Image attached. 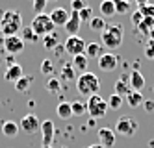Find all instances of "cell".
<instances>
[{
	"label": "cell",
	"instance_id": "6da1fadb",
	"mask_svg": "<svg viewBox=\"0 0 154 148\" xmlns=\"http://www.w3.org/2000/svg\"><path fill=\"white\" fill-rule=\"evenodd\" d=\"M23 30V15L15 9H8L2 13L0 19V33L4 37H11Z\"/></svg>",
	"mask_w": 154,
	"mask_h": 148
},
{
	"label": "cell",
	"instance_id": "7a4b0ae2",
	"mask_svg": "<svg viewBox=\"0 0 154 148\" xmlns=\"http://www.w3.org/2000/svg\"><path fill=\"white\" fill-rule=\"evenodd\" d=\"M76 91H78L80 96H93V95H98L100 91V80H98L97 74L93 72H82L80 76H76Z\"/></svg>",
	"mask_w": 154,
	"mask_h": 148
},
{
	"label": "cell",
	"instance_id": "3957f363",
	"mask_svg": "<svg viewBox=\"0 0 154 148\" xmlns=\"http://www.w3.org/2000/svg\"><path fill=\"white\" fill-rule=\"evenodd\" d=\"M123 43V28L119 24H113V26H106L104 32H100V44L109 50H115L121 47Z\"/></svg>",
	"mask_w": 154,
	"mask_h": 148
},
{
	"label": "cell",
	"instance_id": "277c9868",
	"mask_svg": "<svg viewBox=\"0 0 154 148\" xmlns=\"http://www.w3.org/2000/svg\"><path fill=\"white\" fill-rule=\"evenodd\" d=\"M30 28H32V32H34L37 37H45V35H48V33H54V28L56 26L52 24V20H50V17L47 13H39V15L34 17Z\"/></svg>",
	"mask_w": 154,
	"mask_h": 148
},
{
	"label": "cell",
	"instance_id": "5b68a950",
	"mask_svg": "<svg viewBox=\"0 0 154 148\" xmlns=\"http://www.w3.org/2000/svg\"><path fill=\"white\" fill-rule=\"evenodd\" d=\"M85 106H87V113L91 115L93 120L104 117L106 113H108V102H106L100 95L89 96V98H87V102H85Z\"/></svg>",
	"mask_w": 154,
	"mask_h": 148
},
{
	"label": "cell",
	"instance_id": "8992f818",
	"mask_svg": "<svg viewBox=\"0 0 154 148\" xmlns=\"http://www.w3.org/2000/svg\"><path fill=\"white\" fill-rule=\"evenodd\" d=\"M139 124L134 117H121L115 124V133L123 135V137H134Z\"/></svg>",
	"mask_w": 154,
	"mask_h": 148
},
{
	"label": "cell",
	"instance_id": "52a82bcc",
	"mask_svg": "<svg viewBox=\"0 0 154 148\" xmlns=\"http://www.w3.org/2000/svg\"><path fill=\"white\" fill-rule=\"evenodd\" d=\"M63 48H65V52H67L69 56H80V54H84V50H85V41L80 37V35H69L67 39H65V43H63Z\"/></svg>",
	"mask_w": 154,
	"mask_h": 148
},
{
	"label": "cell",
	"instance_id": "ba28073f",
	"mask_svg": "<svg viewBox=\"0 0 154 148\" xmlns=\"http://www.w3.org/2000/svg\"><path fill=\"white\" fill-rule=\"evenodd\" d=\"M4 50L9 56H15L20 54L24 50V41L20 39L19 35H11V37H4Z\"/></svg>",
	"mask_w": 154,
	"mask_h": 148
},
{
	"label": "cell",
	"instance_id": "9c48e42d",
	"mask_svg": "<svg viewBox=\"0 0 154 148\" xmlns=\"http://www.w3.org/2000/svg\"><path fill=\"white\" fill-rule=\"evenodd\" d=\"M117 63H119V58L115 54L108 52V54H102L100 58H98V69L102 72H113L117 69Z\"/></svg>",
	"mask_w": 154,
	"mask_h": 148
},
{
	"label": "cell",
	"instance_id": "30bf717a",
	"mask_svg": "<svg viewBox=\"0 0 154 148\" xmlns=\"http://www.w3.org/2000/svg\"><path fill=\"white\" fill-rule=\"evenodd\" d=\"M39 126H41V122H39V119L35 117V115H26V117H23L20 119V124H19V130H23L24 133H35L37 130H39Z\"/></svg>",
	"mask_w": 154,
	"mask_h": 148
},
{
	"label": "cell",
	"instance_id": "8fae6325",
	"mask_svg": "<svg viewBox=\"0 0 154 148\" xmlns=\"http://www.w3.org/2000/svg\"><path fill=\"white\" fill-rule=\"evenodd\" d=\"M69 15H71V11H67L65 8H56V9L50 11L48 17H50L54 26H65V24H67V20H69Z\"/></svg>",
	"mask_w": 154,
	"mask_h": 148
},
{
	"label": "cell",
	"instance_id": "7c38bea8",
	"mask_svg": "<svg viewBox=\"0 0 154 148\" xmlns=\"http://www.w3.org/2000/svg\"><path fill=\"white\" fill-rule=\"evenodd\" d=\"M39 128H41V131H43V146H45V148L52 146V139H54V133H56L54 122H52V120H45Z\"/></svg>",
	"mask_w": 154,
	"mask_h": 148
},
{
	"label": "cell",
	"instance_id": "4fadbf2b",
	"mask_svg": "<svg viewBox=\"0 0 154 148\" xmlns=\"http://www.w3.org/2000/svg\"><path fill=\"white\" fill-rule=\"evenodd\" d=\"M98 144L104 146V148H112L115 144V131L109 130V128H100L98 130Z\"/></svg>",
	"mask_w": 154,
	"mask_h": 148
},
{
	"label": "cell",
	"instance_id": "5bb4252c",
	"mask_svg": "<svg viewBox=\"0 0 154 148\" xmlns=\"http://www.w3.org/2000/svg\"><path fill=\"white\" fill-rule=\"evenodd\" d=\"M80 15H78V11H71V15H69V20H67V24H65V32L69 33V35H76L80 30Z\"/></svg>",
	"mask_w": 154,
	"mask_h": 148
},
{
	"label": "cell",
	"instance_id": "9a60e30c",
	"mask_svg": "<svg viewBox=\"0 0 154 148\" xmlns=\"http://www.w3.org/2000/svg\"><path fill=\"white\" fill-rule=\"evenodd\" d=\"M128 87L132 91H137V93H141V89L145 87V78L139 71H134L128 74Z\"/></svg>",
	"mask_w": 154,
	"mask_h": 148
},
{
	"label": "cell",
	"instance_id": "2e32d148",
	"mask_svg": "<svg viewBox=\"0 0 154 148\" xmlns=\"http://www.w3.org/2000/svg\"><path fill=\"white\" fill-rule=\"evenodd\" d=\"M24 74H23V67H20V65H11V67H8V69H6V74H4V78H6V82H17V80L19 78H23Z\"/></svg>",
	"mask_w": 154,
	"mask_h": 148
},
{
	"label": "cell",
	"instance_id": "e0dca14e",
	"mask_svg": "<svg viewBox=\"0 0 154 148\" xmlns=\"http://www.w3.org/2000/svg\"><path fill=\"white\" fill-rule=\"evenodd\" d=\"M98 11H100V17L102 19H109L115 15V6H113V0H102L100 6H98Z\"/></svg>",
	"mask_w": 154,
	"mask_h": 148
},
{
	"label": "cell",
	"instance_id": "ac0fdd59",
	"mask_svg": "<svg viewBox=\"0 0 154 148\" xmlns=\"http://www.w3.org/2000/svg\"><path fill=\"white\" fill-rule=\"evenodd\" d=\"M85 58H100L102 56V44L100 43H85V50H84Z\"/></svg>",
	"mask_w": 154,
	"mask_h": 148
},
{
	"label": "cell",
	"instance_id": "d6986e66",
	"mask_svg": "<svg viewBox=\"0 0 154 148\" xmlns=\"http://www.w3.org/2000/svg\"><path fill=\"white\" fill-rule=\"evenodd\" d=\"M2 133L6 135V137H9V139L17 137V135H19V124L13 122V120H4V124H2Z\"/></svg>",
	"mask_w": 154,
	"mask_h": 148
},
{
	"label": "cell",
	"instance_id": "ffe728a7",
	"mask_svg": "<svg viewBox=\"0 0 154 148\" xmlns=\"http://www.w3.org/2000/svg\"><path fill=\"white\" fill-rule=\"evenodd\" d=\"M143 102H145V98H143V95L137 93V91H130L128 96H126V104L130 107H139V106H143Z\"/></svg>",
	"mask_w": 154,
	"mask_h": 148
},
{
	"label": "cell",
	"instance_id": "44dd1931",
	"mask_svg": "<svg viewBox=\"0 0 154 148\" xmlns=\"http://www.w3.org/2000/svg\"><path fill=\"white\" fill-rule=\"evenodd\" d=\"M56 113H58V117L63 119V120H67L72 117V111H71V102H60L58 107H56Z\"/></svg>",
	"mask_w": 154,
	"mask_h": 148
},
{
	"label": "cell",
	"instance_id": "7402d4cb",
	"mask_svg": "<svg viewBox=\"0 0 154 148\" xmlns=\"http://www.w3.org/2000/svg\"><path fill=\"white\" fill-rule=\"evenodd\" d=\"M89 24V28L93 30V32H104L106 30V19H102V17H98V15H93V19L87 22Z\"/></svg>",
	"mask_w": 154,
	"mask_h": 148
},
{
	"label": "cell",
	"instance_id": "603a6c76",
	"mask_svg": "<svg viewBox=\"0 0 154 148\" xmlns=\"http://www.w3.org/2000/svg\"><path fill=\"white\" fill-rule=\"evenodd\" d=\"M130 91H132V89L128 87V83L125 82V80H117V82H115V93H113V95H117V96H121V98H126Z\"/></svg>",
	"mask_w": 154,
	"mask_h": 148
},
{
	"label": "cell",
	"instance_id": "cb8c5ba5",
	"mask_svg": "<svg viewBox=\"0 0 154 148\" xmlns=\"http://www.w3.org/2000/svg\"><path fill=\"white\" fill-rule=\"evenodd\" d=\"M32 82H34V78H32V76H23V78H19L17 82H15V89L19 91V93H24V91L30 89Z\"/></svg>",
	"mask_w": 154,
	"mask_h": 148
},
{
	"label": "cell",
	"instance_id": "d4e9b609",
	"mask_svg": "<svg viewBox=\"0 0 154 148\" xmlns=\"http://www.w3.org/2000/svg\"><path fill=\"white\" fill-rule=\"evenodd\" d=\"M45 87H47V91H48L50 95H60V93H61V82H60L58 78H52V76H50Z\"/></svg>",
	"mask_w": 154,
	"mask_h": 148
},
{
	"label": "cell",
	"instance_id": "484cf974",
	"mask_svg": "<svg viewBox=\"0 0 154 148\" xmlns=\"http://www.w3.org/2000/svg\"><path fill=\"white\" fill-rule=\"evenodd\" d=\"M72 67H74V71H80V72H85V69H87V58L84 54H80V56H74L72 58V63H71Z\"/></svg>",
	"mask_w": 154,
	"mask_h": 148
},
{
	"label": "cell",
	"instance_id": "4316f807",
	"mask_svg": "<svg viewBox=\"0 0 154 148\" xmlns=\"http://www.w3.org/2000/svg\"><path fill=\"white\" fill-rule=\"evenodd\" d=\"M58 33H48V35L43 37V47H45L47 50H54L58 47Z\"/></svg>",
	"mask_w": 154,
	"mask_h": 148
},
{
	"label": "cell",
	"instance_id": "83f0119b",
	"mask_svg": "<svg viewBox=\"0 0 154 148\" xmlns=\"http://www.w3.org/2000/svg\"><path fill=\"white\" fill-rule=\"evenodd\" d=\"M61 80H65V82L76 80V71H74V67L71 63H65L63 65V69H61Z\"/></svg>",
	"mask_w": 154,
	"mask_h": 148
},
{
	"label": "cell",
	"instance_id": "f1b7e54d",
	"mask_svg": "<svg viewBox=\"0 0 154 148\" xmlns=\"http://www.w3.org/2000/svg\"><path fill=\"white\" fill-rule=\"evenodd\" d=\"M71 111H72V115L82 117L84 113H87V106H85V102H80V100L71 102Z\"/></svg>",
	"mask_w": 154,
	"mask_h": 148
},
{
	"label": "cell",
	"instance_id": "f546056e",
	"mask_svg": "<svg viewBox=\"0 0 154 148\" xmlns=\"http://www.w3.org/2000/svg\"><path fill=\"white\" fill-rule=\"evenodd\" d=\"M108 102V109H113V111H117V109H121L123 107V104H125V98H121V96H117V95H112L109 96V100H106Z\"/></svg>",
	"mask_w": 154,
	"mask_h": 148
},
{
	"label": "cell",
	"instance_id": "4dcf8cb0",
	"mask_svg": "<svg viewBox=\"0 0 154 148\" xmlns=\"http://www.w3.org/2000/svg\"><path fill=\"white\" fill-rule=\"evenodd\" d=\"M113 6H115V13H126V11H130V4L126 0H113Z\"/></svg>",
	"mask_w": 154,
	"mask_h": 148
},
{
	"label": "cell",
	"instance_id": "1f68e13d",
	"mask_svg": "<svg viewBox=\"0 0 154 148\" xmlns=\"http://www.w3.org/2000/svg\"><path fill=\"white\" fill-rule=\"evenodd\" d=\"M154 28V19H143V22L137 26V30H141L143 33H147L149 35V32Z\"/></svg>",
	"mask_w": 154,
	"mask_h": 148
},
{
	"label": "cell",
	"instance_id": "d6a6232c",
	"mask_svg": "<svg viewBox=\"0 0 154 148\" xmlns=\"http://www.w3.org/2000/svg\"><path fill=\"white\" fill-rule=\"evenodd\" d=\"M78 15H80V22H89L93 19V9L85 6L82 11H78Z\"/></svg>",
	"mask_w": 154,
	"mask_h": 148
},
{
	"label": "cell",
	"instance_id": "836d02e7",
	"mask_svg": "<svg viewBox=\"0 0 154 148\" xmlns=\"http://www.w3.org/2000/svg\"><path fill=\"white\" fill-rule=\"evenodd\" d=\"M20 33H23V37H20V39H23L24 43H26V41H37V39H39L35 33L32 32V28H23V30H20Z\"/></svg>",
	"mask_w": 154,
	"mask_h": 148
},
{
	"label": "cell",
	"instance_id": "e575fe53",
	"mask_svg": "<svg viewBox=\"0 0 154 148\" xmlns=\"http://www.w3.org/2000/svg\"><path fill=\"white\" fill-rule=\"evenodd\" d=\"M52 71H54V63H52V59H43V63H41V72L47 74V76H50Z\"/></svg>",
	"mask_w": 154,
	"mask_h": 148
},
{
	"label": "cell",
	"instance_id": "d590c367",
	"mask_svg": "<svg viewBox=\"0 0 154 148\" xmlns=\"http://www.w3.org/2000/svg\"><path fill=\"white\" fill-rule=\"evenodd\" d=\"M139 11H141V15L145 19H154V6L152 4H147V6L139 8Z\"/></svg>",
	"mask_w": 154,
	"mask_h": 148
},
{
	"label": "cell",
	"instance_id": "8d00e7d4",
	"mask_svg": "<svg viewBox=\"0 0 154 148\" xmlns=\"http://www.w3.org/2000/svg\"><path fill=\"white\" fill-rule=\"evenodd\" d=\"M47 4H48V0H34V11H35V15L43 13L45 8H47Z\"/></svg>",
	"mask_w": 154,
	"mask_h": 148
},
{
	"label": "cell",
	"instance_id": "74e56055",
	"mask_svg": "<svg viewBox=\"0 0 154 148\" xmlns=\"http://www.w3.org/2000/svg\"><path fill=\"white\" fill-rule=\"evenodd\" d=\"M143 19H145V17L141 15V11H139V9H137V11H134V13H132V24L137 28L141 22H143Z\"/></svg>",
	"mask_w": 154,
	"mask_h": 148
},
{
	"label": "cell",
	"instance_id": "f35d334b",
	"mask_svg": "<svg viewBox=\"0 0 154 148\" xmlns=\"http://www.w3.org/2000/svg\"><path fill=\"white\" fill-rule=\"evenodd\" d=\"M71 8H72V11H82L85 8V4H84V0H71Z\"/></svg>",
	"mask_w": 154,
	"mask_h": 148
},
{
	"label": "cell",
	"instance_id": "ab89813d",
	"mask_svg": "<svg viewBox=\"0 0 154 148\" xmlns=\"http://www.w3.org/2000/svg\"><path fill=\"white\" fill-rule=\"evenodd\" d=\"M145 56L149 59H152L154 61V41H150L149 44H147V48H145Z\"/></svg>",
	"mask_w": 154,
	"mask_h": 148
},
{
	"label": "cell",
	"instance_id": "60d3db41",
	"mask_svg": "<svg viewBox=\"0 0 154 148\" xmlns=\"http://www.w3.org/2000/svg\"><path fill=\"white\" fill-rule=\"evenodd\" d=\"M143 107H145L147 113H152L154 111V102L152 100H145V102H143Z\"/></svg>",
	"mask_w": 154,
	"mask_h": 148
},
{
	"label": "cell",
	"instance_id": "b9f144b4",
	"mask_svg": "<svg viewBox=\"0 0 154 148\" xmlns=\"http://www.w3.org/2000/svg\"><path fill=\"white\" fill-rule=\"evenodd\" d=\"M136 4H137L139 8H143V6H147V4H149V0H136Z\"/></svg>",
	"mask_w": 154,
	"mask_h": 148
},
{
	"label": "cell",
	"instance_id": "7bdbcfd3",
	"mask_svg": "<svg viewBox=\"0 0 154 148\" xmlns=\"http://www.w3.org/2000/svg\"><path fill=\"white\" fill-rule=\"evenodd\" d=\"M149 37H150V41H154V28L149 32Z\"/></svg>",
	"mask_w": 154,
	"mask_h": 148
},
{
	"label": "cell",
	"instance_id": "ee69618b",
	"mask_svg": "<svg viewBox=\"0 0 154 148\" xmlns=\"http://www.w3.org/2000/svg\"><path fill=\"white\" fill-rule=\"evenodd\" d=\"M87 148H104V146H100V144H91V146H87Z\"/></svg>",
	"mask_w": 154,
	"mask_h": 148
},
{
	"label": "cell",
	"instance_id": "f6af8a7d",
	"mask_svg": "<svg viewBox=\"0 0 154 148\" xmlns=\"http://www.w3.org/2000/svg\"><path fill=\"white\" fill-rule=\"evenodd\" d=\"M126 2H128V4L132 6V4H134V2H136V0H126Z\"/></svg>",
	"mask_w": 154,
	"mask_h": 148
},
{
	"label": "cell",
	"instance_id": "bcb514c9",
	"mask_svg": "<svg viewBox=\"0 0 154 148\" xmlns=\"http://www.w3.org/2000/svg\"><path fill=\"white\" fill-rule=\"evenodd\" d=\"M50 2H54V0H50Z\"/></svg>",
	"mask_w": 154,
	"mask_h": 148
},
{
	"label": "cell",
	"instance_id": "7dc6e473",
	"mask_svg": "<svg viewBox=\"0 0 154 148\" xmlns=\"http://www.w3.org/2000/svg\"><path fill=\"white\" fill-rule=\"evenodd\" d=\"M48 148H52V146H48Z\"/></svg>",
	"mask_w": 154,
	"mask_h": 148
},
{
	"label": "cell",
	"instance_id": "c3c4849f",
	"mask_svg": "<svg viewBox=\"0 0 154 148\" xmlns=\"http://www.w3.org/2000/svg\"><path fill=\"white\" fill-rule=\"evenodd\" d=\"M0 35H2V33H0Z\"/></svg>",
	"mask_w": 154,
	"mask_h": 148
}]
</instances>
